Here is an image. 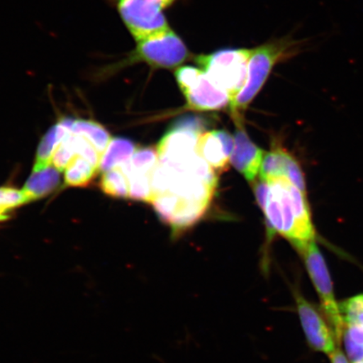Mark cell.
<instances>
[{"instance_id":"cell-22","label":"cell","mask_w":363,"mask_h":363,"mask_svg":"<svg viewBox=\"0 0 363 363\" xmlns=\"http://www.w3.org/2000/svg\"><path fill=\"white\" fill-rule=\"evenodd\" d=\"M65 140L74 150L76 156L79 155L84 157L91 163V165L95 169H98L101 155L87 139H85L83 136L69 134Z\"/></svg>"},{"instance_id":"cell-17","label":"cell","mask_w":363,"mask_h":363,"mask_svg":"<svg viewBox=\"0 0 363 363\" xmlns=\"http://www.w3.org/2000/svg\"><path fill=\"white\" fill-rule=\"evenodd\" d=\"M69 134H71L69 131L60 122L52 127L43 136L39 145L35 165H45L51 163L54 152Z\"/></svg>"},{"instance_id":"cell-6","label":"cell","mask_w":363,"mask_h":363,"mask_svg":"<svg viewBox=\"0 0 363 363\" xmlns=\"http://www.w3.org/2000/svg\"><path fill=\"white\" fill-rule=\"evenodd\" d=\"M177 0H113L118 15L135 42L171 29L164 15Z\"/></svg>"},{"instance_id":"cell-1","label":"cell","mask_w":363,"mask_h":363,"mask_svg":"<svg viewBox=\"0 0 363 363\" xmlns=\"http://www.w3.org/2000/svg\"><path fill=\"white\" fill-rule=\"evenodd\" d=\"M216 172L195 151L158 155L152 178L154 210L174 233L194 225L214 197Z\"/></svg>"},{"instance_id":"cell-26","label":"cell","mask_w":363,"mask_h":363,"mask_svg":"<svg viewBox=\"0 0 363 363\" xmlns=\"http://www.w3.org/2000/svg\"><path fill=\"white\" fill-rule=\"evenodd\" d=\"M8 211L7 208L0 203V218H1V219H4V220L8 219Z\"/></svg>"},{"instance_id":"cell-15","label":"cell","mask_w":363,"mask_h":363,"mask_svg":"<svg viewBox=\"0 0 363 363\" xmlns=\"http://www.w3.org/2000/svg\"><path fill=\"white\" fill-rule=\"evenodd\" d=\"M72 134L87 139L101 155L112 139L104 126L92 121L74 120Z\"/></svg>"},{"instance_id":"cell-27","label":"cell","mask_w":363,"mask_h":363,"mask_svg":"<svg viewBox=\"0 0 363 363\" xmlns=\"http://www.w3.org/2000/svg\"><path fill=\"white\" fill-rule=\"evenodd\" d=\"M353 363H363V360L353 362Z\"/></svg>"},{"instance_id":"cell-7","label":"cell","mask_w":363,"mask_h":363,"mask_svg":"<svg viewBox=\"0 0 363 363\" xmlns=\"http://www.w3.org/2000/svg\"><path fill=\"white\" fill-rule=\"evenodd\" d=\"M303 257L308 276L321 303V311L333 330L337 344L342 342L345 323L335 301L333 280L323 255L315 242L297 250Z\"/></svg>"},{"instance_id":"cell-28","label":"cell","mask_w":363,"mask_h":363,"mask_svg":"<svg viewBox=\"0 0 363 363\" xmlns=\"http://www.w3.org/2000/svg\"><path fill=\"white\" fill-rule=\"evenodd\" d=\"M4 220V219H1V218H0V221H3Z\"/></svg>"},{"instance_id":"cell-2","label":"cell","mask_w":363,"mask_h":363,"mask_svg":"<svg viewBox=\"0 0 363 363\" xmlns=\"http://www.w3.org/2000/svg\"><path fill=\"white\" fill-rule=\"evenodd\" d=\"M267 181L269 193L262 211L266 217L269 235H282L296 250L315 242L316 233L306 192L286 177Z\"/></svg>"},{"instance_id":"cell-23","label":"cell","mask_w":363,"mask_h":363,"mask_svg":"<svg viewBox=\"0 0 363 363\" xmlns=\"http://www.w3.org/2000/svg\"><path fill=\"white\" fill-rule=\"evenodd\" d=\"M75 156L74 150L65 139L54 152L51 163L58 171L62 172L67 169Z\"/></svg>"},{"instance_id":"cell-20","label":"cell","mask_w":363,"mask_h":363,"mask_svg":"<svg viewBox=\"0 0 363 363\" xmlns=\"http://www.w3.org/2000/svg\"><path fill=\"white\" fill-rule=\"evenodd\" d=\"M342 340L348 357L353 362L363 360V326H345Z\"/></svg>"},{"instance_id":"cell-12","label":"cell","mask_w":363,"mask_h":363,"mask_svg":"<svg viewBox=\"0 0 363 363\" xmlns=\"http://www.w3.org/2000/svg\"><path fill=\"white\" fill-rule=\"evenodd\" d=\"M280 177H286L299 189L306 192L305 175L296 158L284 148L275 146L263 158L260 179L269 180Z\"/></svg>"},{"instance_id":"cell-24","label":"cell","mask_w":363,"mask_h":363,"mask_svg":"<svg viewBox=\"0 0 363 363\" xmlns=\"http://www.w3.org/2000/svg\"><path fill=\"white\" fill-rule=\"evenodd\" d=\"M29 202L28 197L26 196L23 190L20 191V190L15 189H0V203L6 207L8 211Z\"/></svg>"},{"instance_id":"cell-9","label":"cell","mask_w":363,"mask_h":363,"mask_svg":"<svg viewBox=\"0 0 363 363\" xmlns=\"http://www.w3.org/2000/svg\"><path fill=\"white\" fill-rule=\"evenodd\" d=\"M293 295L308 346L314 351L330 355L337 350V342L323 313L308 301L297 289H293Z\"/></svg>"},{"instance_id":"cell-14","label":"cell","mask_w":363,"mask_h":363,"mask_svg":"<svg viewBox=\"0 0 363 363\" xmlns=\"http://www.w3.org/2000/svg\"><path fill=\"white\" fill-rule=\"evenodd\" d=\"M135 152V146L131 140L122 138H112L101 155L98 169L103 172L120 169L130 160Z\"/></svg>"},{"instance_id":"cell-10","label":"cell","mask_w":363,"mask_h":363,"mask_svg":"<svg viewBox=\"0 0 363 363\" xmlns=\"http://www.w3.org/2000/svg\"><path fill=\"white\" fill-rule=\"evenodd\" d=\"M237 131L235 135V147L230 162L250 183H255L259 174L265 152L249 138L242 123V118L234 120Z\"/></svg>"},{"instance_id":"cell-3","label":"cell","mask_w":363,"mask_h":363,"mask_svg":"<svg viewBox=\"0 0 363 363\" xmlns=\"http://www.w3.org/2000/svg\"><path fill=\"white\" fill-rule=\"evenodd\" d=\"M192 57L184 40L169 29L138 40L133 51L121 60L101 68L97 76L99 79H106L139 63H144L155 70H176Z\"/></svg>"},{"instance_id":"cell-19","label":"cell","mask_w":363,"mask_h":363,"mask_svg":"<svg viewBox=\"0 0 363 363\" xmlns=\"http://www.w3.org/2000/svg\"><path fill=\"white\" fill-rule=\"evenodd\" d=\"M101 189L104 193L113 197H129L128 179L121 169L104 172L101 179Z\"/></svg>"},{"instance_id":"cell-25","label":"cell","mask_w":363,"mask_h":363,"mask_svg":"<svg viewBox=\"0 0 363 363\" xmlns=\"http://www.w3.org/2000/svg\"><path fill=\"white\" fill-rule=\"evenodd\" d=\"M330 357L331 363H348L346 356L339 349L331 353Z\"/></svg>"},{"instance_id":"cell-13","label":"cell","mask_w":363,"mask_h":363,"mask_svg":"<svg viewBox=\"0 0 363 363\" xmlns=\"http://www.w3.org/2000/svg\"><path fill=\"white\" fill-rule=\"evenodd\" d=\"M61 184L60 171L52 163L45 165H35L33 174L26 181L23 191L30 202L48 196Z\"/></svg>"},{"instance_id":"cell-8","label":"cell","mask_w":363,"mask_h":363,"mask_svg":"<svg viewBox=\"0 0 363 363\" xmlns=\"http://www.w3.org/2000/svg\"><path fill=\"white\" fill-rule=\"evenodd\" d=\"M174 76L188 107L191 110L214 111L230 107L228 94L218 87L201 67L181 66L175 70Z\"/></svg>"},{"instance_id":"cell-11","label":"cell","mask_w":363,"mask_h":363,"mask_svg":"<svg viewBox=\"0 0 363 363\" xmlns=\"http://www.w3.org/2000/svg\"><path fill=\"white\" fill-rule=\"evenodd\" d=\"M233 136L225 130H212L199 138L196 152L213 170L222 174L229 167L234 147Z\"/></svg>"},{"instance_id":"cell-4","label":"cell","mask_w":363,"mask_h":363,"mask_svg":"<svg viewBox=\"0 0 363 363\" xmlns=\"http://www.w3.org/2000/svg\"><path fill=\"white\" fill-rule=\"evenodd\" d=\"M305 43L306 40L286 36L252 49L246 84L230 104L233 119L242 118V113L260 92L276 65L296 56L302 51Z\"/></svg>"},{"instance_id":"cell-5","label":"cell","mask_w":363,"mask_h":363,"mask_svg":"<svg viewBox=\"0 0 363 363\" xmlns=\"http://www.w3.org/2000/svg\"><path fill=\"white\" fill-rule=\"evenodd\" d=\"M252 49L225 48L194 57L199 67L230 98V103L246 84Z\"/></svg>"},{"instance_id":"cell-21","label":"cell","mask_w":363,"mask_h":363,"mask_svg":"<svg viewBox=\"0 0 363 363\" xmlns=\"http://www.w3.org/2000/svg\"><path fill=\"white\" fill-rule=\"evenodd\" d=\"M152 174H133L127 177L129 183V198L134 201L152 203L153 191Z\"/></svg>"},{"instance_id":"cell-18","label":"cell","mask_w":363,"mask_h":363,"mask_svg":"<svg viewBox=\"0 0 363 363\" xmlns=\"http://www.w3.org/2000/svg\"><path fill=\"white\" fill-rule=\"evenodd\" d=\"M94 167L86 159L79 155L74 157L65 172V184L71 187H83L88 185L94 176Z\"/></svg>"},{"instance_id":"cell-16","label":"cell","mask_w":363,"mask_h":363,"mask_svg":"<svg viewBox=\"0 0 363 363\" xmlns=\"http://www.w3.org/2000/svg\"><path fill=\"white\" fill-rule=\"evenodd\" d=\"M158 163L157 150L145 147L135 150L130 160L120 167L126 177L131 174H152Z\"/></svg>"}]
</instances>
